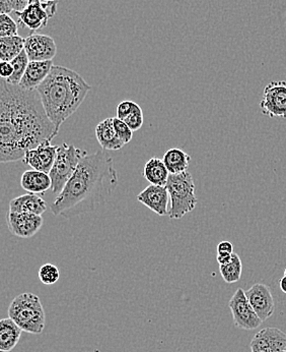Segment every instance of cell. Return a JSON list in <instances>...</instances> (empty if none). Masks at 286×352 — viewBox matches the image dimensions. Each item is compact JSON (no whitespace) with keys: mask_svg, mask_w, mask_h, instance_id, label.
<instances>
[{"mask_svg":"<svg viewBox=\"0 0 286 352\" xmlns=\"http://www.w3.org/2000/svg\"><path fill=\"white\" fill-rule=\"evenodd\" d=\"M57 135L37 90L0 78V163L23 160L29 150Z\"/></svg>","mask_w":286,"mask_h":352,"instance_id":"obj_1","label":"cell"},{"mask_svg":"<svg viewBox=\"0 0 286 352\" xmlns=\"http://www.w3.org/2000/svg\"><path fill=\"white\" fill-rule=\"evenodd\" d=\"M118 173L109 153L86 154L51 205L55 216L76 217L95 211L117 188Z\"/></svg>","mask_w":286,"mask_h":352,"instance_id":"obj_2","label":"cell"},{"mask_svg":"<svg viewBox=\"0 0 286 352\" xmlns=\"http://www.w3.org/2000/svg\"><path fill=\"white\" fill-rule=\"evenodd\" d=\"M91 90V85L80 74L59 65H53L47 78L37 88L44 110L58 133Z\"/></svg>","mask_w":286,"mask_h":352,"instance_id":"obj_3","label":"cell"},{"mask_svg":"<svg viewBox=\"0 0 286 352\" xmlns=\"http://www.w3.org/2000/svg\"><path fill=\"white\" fill-rule=\"evenodd\" d=\"M8 318L23 331L31 334H41L45 329L46 315L40 298L25 292L14 298L8 307Z\"/></svg>","mask_w":286,"mask_h":352,"instance_id":"obj_4","label":"cell"},{"mask_svg":"<svg viewBox=\"0 0 286 352\" xmlns=\"http://www.w3.org/2000/svg\"><path fill=\"white\" fill-rule=\"evenodd\" d=\"M166 186L171 201L167 214L169 219H181L195 209L198 199L195 195L194 179L190 173L169 175Z\"/></svg>","mask_w":286,"mask_h":352,"instance_id":"obj_5","label":"cell"},{"mask_svg":"<svg viewBox=\"0 0 286 352\" xmlns=\"http://www.w3.org/2000/svg\"><path fill=\"white\" fill-rule=\"evenodd\" d=\"M86 154L88 152L76 148L74 145L64 143L58 146L54 164L49 173L52 182L51 190L54 194H60L65 184L75 173L80 161Z\"/></svg>","mask_w":286,"mask_h":352,"instance_id":"obj_6","label":"cell"},{"mask_svg":"<svg viewBox=\"0 0 286 352\" xmlns=\"http://www.w3.org/2000/svg\"><path fill=\"white\" fill-rule=\"evenodd\" d=\"M58 1L49 2L45 0H29L24 10L16 14L19 25L32 32L38 31L47 25L49 20L55 16Z\"/></svg>","mask_w":286,"mask_h":352,"instance_id":"obj_7","label":"cell"},{"mask_svg":"<svg viewBox=\"0 0 286 352\" xmlns=\"http://www.w3.org/2000/svg\"><path fill=\"white\" fill-rule=\"evenodd\" d=\"M235 326L243 330H255L261 326L263 322L250 305L245 292L241 288L237 289L236 294L228 302Z\"/></svg>","mask_w":286,"mask_h":352,"instance_id":"obj_8","label":"cell"},{"mask_svg":"<svg viewBox=\"0 0 286 352\" xmlns=\"http://www.w3.org/2000/svg\"><path fill=\"white\" fill-rule=\"evenodd\" d=\"M260 108L264 116L286 120V82H271L265 87Z\"/></svg>","mask_w":286,"mask_h":352,"instance_id":"obj_9","label":"cell"},{"mask_svg":"<svg viewBox=\"0 0 286 352\" xmlns=\"http://www.w3.org/2000/svg\"><path fill=\"white\" fill-rule=\"evenodd\" d=\"M24 50L29 61H47L54 58L57 46L50 36L32 34L25 38Z\"/></svg>","mask_w":286,"mask_h":352,"instance_id":"obj_10","label":"cell"},{"mask_svg":"<svg viewBox=\"0 0 286 352\" xmlns=\"http://www.w3.org/2000/svg\"><path fill=\"white\" fill-rule=\"evenodd\" d=\"M42 216L29 213H16L8 211V230L12 234L21 239H29L34 236L43 226Z\"/></svg>","mask_w":286,"mask_h":352,"instance_id":"obj_11","label":"cell"},{"mask_svg":"<svg viewBox=\"0 0 286 352\" xmlns=\"http://www.w3.org/2000/svg\"><path fill=\"white\" fill-rule=\"evenodd\" d=\"M250 305L262 322L268 320L275 311L274 298L270 288L263 283H256L245 292Z\"/></svg>","mask_w":286,"mask_h":352,"instance_id":"obj_12","label":"cell"},{"mask_svg":"<svg viewBox=\"0 0 286 352\" xmlns=\"http://www.w3.org/2000/svg\"><path fill=\"white\" fill-rule=\"evenodd\" d=\"M252 352H285L286 334L278 328H265L252 339Z\"/></svg>","mask_w":286,"mask_h":352,"instance_id":"obj_13","label":"cell"},{"mask_svg":"<svg viewBox=\"0 0 286 352\" xmlns=\"http://www.w3.org/2000/svg\"><path fill=\"white\" fill-rule=\"evenodd\" d=\"M57 149L58 146L51 145L50 141L42 142L37 147L25 153L23 161L35 170L49 175L56 158Z\"/></svg>","mask_w":286,"mask_h":352,"instance_id":"obj_14","label":"cell"},{"mask_svg":"<svg viewBox=\"0 0 286 352\" xmlns=\"http://www.w3.org/2000/svg\"><path fill=\"white\" fill-rule=\"evenodd\" d=\"M137 201L158 216L169 214V196L166 186L150 184L136 197Z\"/></svg>","mask_w":286,"mask_h":352,"instance_id":"obj_15","label":"cell"},{"mask_svg":"<svg viewBox=\"0 0 286 352\" xmlns=\"http://www.w3.org/2000/svg\"><path fill=\"white\" fill-rule=\"evenodd\" d=\"M52 67V60L29 61L19 86L25 90H37L38 87L47 78Z\"/></svg>","mask_w":286,"mask_h":352,"instance_id":"obj_16","label":"cell"},{"mask_svg":"<svg viewBox=\"0 0 286 352\" xmlns=\"http://www.w3.org/2000/svg\"><path fill=\"white\" fill-rule=\"evenodd\" d=\"M95 133L99 146L105 151H119L125 146L116 133L113 118L102 120L95 126Z\"/></svg>","mask_w":286,"mask_h":352,"instance_id":"obj_17","label":"cell"},{"mask_svg":"<svg viewBox=\"0 0 286 352\" xmlns=\"http://www.w3.org/2000/svg\"><path fill=\"white\" fill-rule=\"evenodd\" d=\"M47 203L41 197L35 194L23 195L10 201V212L16 213H29L43 215L47 211Z\"/></svg>","mask_w":286,"mask_h":352,"instance_id":"obj_18","label":"cell"},{"mask_svg":"<svg viewBox=\"0 0 286 352\" xmlns=\"http://www.w3.org/2000/svg\"><path fill=\"white\" fill-rule=\"evenodd\" d=\"M21 186L29 194H45L48 190H50L52 182L48 173L33 169L23 173Z\"/></svg>","mask_w":286,"mask_h":352,"instance_id":"obj_19","label":"cell"},{"mask_svg":"<svg viewBox=\"0 0 286 352\" xmlns=\"http://www.w3.org/2000/svg\"><path fill=\"white\" fill-rule=\"evenodd\" d=\"M23 330L10 318L0 320V351L10 352L18 345Z\"/></svg>","mask_w":286,"mask_h":352,"instance_id":"obj_20","label":"cell"},{"mask_svg":"<svg viewBox=\"0 0 286 352\" xmlns=\"http://www.w3.org/2000/svg\"><path fill=\"white\" fill-rule=\"evenodd\" d=\"M143 175L150 184L166 186L169 173L163 159L154 157L144 165Z\"/></svg>","mask_w":286,"mask_h":352,"instance_id":"obj_21","label":"cell"},{"mask_svg":"<svg viewBox=\"0 0 286 352\" xmlns=\"http://www.w3.org/2000/svg\"><path fill=\"white\" fill-rule=\"evenodd\" d=\"M190 160V155L178 148L167 150L163 158L169 175H180L187 171Z\"/></svg>","mask_w":286,"mask_h":352,"instance_id":"obj_22","label":"cell"},{"mask_svg":"<svg viewBox=\"0 0 286 352\" xmlns=\"http://www.w3.org/2000/svg\"><path fill=\"white\" fill-rule=\"evenodd\" d=\"M25 48V38L21 36L0 38V60L12 61Z\"/></svg>","mask_w":286,"mask_h":352,"instance_id":"obj_23","label":"cell"},{"mask_svg":"<svg viewBox=\"0 0 286 352\" xmlns=\"http://www.w3.org/2000/svg\"><path fill=\"white\" fill-rule=\"evenodd\" d=\"M220 275L226 283L232 284L238 282L243 273V263L236 252H233L232 260L226 265L219 266Z\"/></svg>","mask_w":286,"mask_h":352,"instance_id":"obj_24","label":"cell"},{"mask_svg":"<svg viewBox=\"0 0 286 352\" xmlns=\"http://www.w3.org/2000/svg\"><path fill=\"white\" fill-rule=\"evenodd\" d=\"M29 60L27 58V53L25 50H23L16 58L12 59L10 61L12 67H14V73L8 80H5L6 82H10L12 85L20 84L21 80H22L23 76H24L25 69H27V65H29Z\"/></svg>","mask_w":286,"mask_h":352,"instance_id":"obj_25","label":"cell"},{"mask_svg":"<svg viewBox=\"0 0 286 352\" xmlns=\"http://www.w3.org/2000/svg\"><path fill=\"white\" fill-rule=\"evenodd\" d=\"M39 279L45 285H53L60 278V271L55 265L45 264L40 268Z\"/></svg>","mask_w":286,"mask_h":352,"instance_id":"obj_26","label":"cell"},{"mask_svg":"<svg viewBox=\"0 0 286 352\" xmlns=\"http://www.w3.org/2000/svg\"><path fill=\"white\" fill-rule=\"evenodd\" d=\"M19 25L8 14H0V38L18 35Z\"/></svg>","mask_w":286,"mask_h":352,"instance_id":"obj_27","label":"cell"},{"mask_svg":"<svg viewBox=\"0 0 286 352\" xmlns=\"http://www.w3.org/2000/svg\"><path fill=\"white\" fill-rule=\"evenodd\" d=\"M143 111L141 109V106L137 104L135 106L133 111L127 116L126 120H124L126 122L127 126H129V129L134 133V131H139L141 129V126H143Z\"/></svg>","mask_w":286,"mask_h":352,"instance_id":"obj_28","label":"cell"},{"mask_svg":"<svg viewBox=\"0 0 286 352\" xmlns=\"http://www.w3.org/2000/svg\"><path fill=\"white\" fill-rule=\"evenodd\" d=\"M113 124L116 133H117V135L121 141H122V143L124 145L128 144L132 140L133 131L129 129V126H127L124 120H121L119 118H113Z\"/></svg>","mask_w":286,"mask_h":352,"instance_id":"obj_29","label":"cell"},{"mask_svg":"<svg viewBox=\"0 0 286 352\" xmlns=\"http://www.w3.org/2000/svg\"><path fill=\"white\" fill-rule=\"evenodd\" d=\"M137 103L133 101L125 100L120 102L116 108V118L121 120H126L127 116L133 111Z\"/></svg>","mask_w":286,"mask_h":352,"instance_id":"obj_30","label":"cell"},{"mask_svg":"<svg viewBox=\"0 0 286 352\" xmlns=\"http://www.w3.org/2000/svg\"><path fill=\"white\" fill-rule=\"evenodd\" d=\"M14 73V67L10 61L0 60V78L8 80Z\"/></svg>","mask_w":286,"mask_h":352,"instance_id":"obj_31","label":"cell"},{"mask_svg":"<svg viewBox=\"0 0 286 352\" xmlns=\"http://www.w3.org/2000/svg\"><path fill=\"white\" fill-rule=\"evenodd\" d=\"M12 3V10L14 14H18V12H22L25 8V6L29 3V0H10Z\"/></svg>","mask_w":286,"mask_h":352,"instance_id":"obj_32","label":"cell"},{"mask_svg":"<svg viewBox=\"0 0 286 352\" xmlns=\"http://www.w3.org/2000/svg\"><path fill=\"white\" fill-rule=\"evenodd\" d=\"M217 252H228L233 254L234 252V245L230 241H222L218 243Z\"/></svg>","mask_w":286,"mask_h":352,"instance_id":"obj_33","label":"cell"},{"mask_svg":"<svg viewBox=\"0 0 286 352\" xmlns=\"http://www.w3.org/2000/svg\"><path fill=\"white\" fill-rule=\"evenodd\" d=\"M232 254H228V252H217V256H216V261H217L219 266L230 263V260H232Z\"/></svg>","mask_w":286,"mask_h":352,"instance_id":"obj_34","label":"cell"},{"mask_svg":"<svg viewBox=\"0 0 286 352\" xmlns=\"http://www.w3.org/2000/svg\"><path fill=\"white\" fill-rule=\"evenodd\" d=\"M12 12H14V10H12L10 0H0V14H10Z\"/></svg>","mask_w":286,"mask_h":352,"instance_id":"obj_35","label":"cell"},{"mask_svg":"<svg viewBox=\"0 0 286 352\" xmlns=\"http://www.w3.org/2000/svg\"><path fill=\"white\" fill-rule=\"evenodd\" d=\"M279 285H281V289L286 294V276L281 278Z\"/></svg>","mask_w":286,"mask_h":352,"instance_id":"obj_36","label":"cell"},{"mask_svg":"<svg viewBox=\"0 0 286 352\" xmlns=\"http://www.w3.org/2000/svg\"><path fill=\"white\" fill-rule=\"evenodd\" d=\"M45 1L54 2V1H58V0H45Z\"/></svg>","mask_w":286,"mask_h":352,"instance_id":"obj_37","label":"cell"},{"mask_svg":"<svg viewBox=\"0 0 286 352\" xmlns=\"http://www.w3.org/2000/svg\"><path fill=\"white\" fill-rule=\"evenodd\" d=\"M285 276H286V269H285Z\"/></svg>","mask_w":286,"mask_h":352,"instance_id":"obj_38","label":"cell"},{"mask_svg":"<svg viewBox=\"0 0 286 352\" xmlns=\"http://www.w3.org/2000/svg\"><path fill=\"white\" fill-rule=\"evenodd\" d=\"M0 352H3V351H0Z\"/></svg>","mask_w":286,"mask_h":352,"instance_id":"obj_39","label":"cell"},{"mask_svg":"<svg viewBox=\"0 0 286 352\" xmlns=\"http://www.w3.org/2000/svg\"><path fill=\"white\" fill-rule=\"evenodd\" d=\"M286 352V351H285Z\"/></svg>","mask_w":286,"mask_h":352,"instance_id":"obj_40","label":"cell"}]
</instances>
